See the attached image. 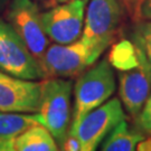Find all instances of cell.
Segmentation results:
<instances>
[{"instance_id": "obj_23", "label": "cell", "mask_w": 151, "mask_h": 151, "mask_svg": "<svg viewBox=\"0 0 151 151\" xmlns=\"http://www.w3.org/2000/svg\"><path fill=\"white\" fill-rule=\"evenodd\" d=\"M9 2H10V0H0V14L4 12L7 9Z\"/></svg>"}, {"instance_id": "obj_18", "label": "cell", "mask_w": 151, "mask_h": 151, "mask_svg": "<svg viewBox=\"0 0 151 151\" xmlns=\"http://www.w3.org/2000/svg\"><path fill=\"white\" fill-rule=\"evenodd\" d=\"M151 20V0H143L139 9V20Z\"/></svg>"}, {"instance_id": "obj_3", "label": "cell", "mask_w": 151, "mask_h": 151, "mask_svg": "<svg viewBox=\"0 0 151 151\" xmlns=\"http://www.w3.org/2000/svg\"><path fill=\"white\" fill-rule=\"evenodd\" d=\"M105 48L80 37L70 44L47 47L40 66L45 77H74L95 64Z\"/></svg>"}, {"instance_id": "obj_8", "label": "cell", "mask_w": 151, "mask_h": 151, "mask_svg": "<svg viewBox=\"0 0 151 151\" xmlns=\"http://www.w3.org/2000/svg\"><path fill=\"white\" fill-rule=\"evenodd\" d=\"M123 10L119 0H88L81 37L106 49L121 22Z\"/></svg>"}, {"instance_id": "obj_22", "label": "cell", "mask_w": 151, "mask_h": 151, "mask_svg": "<svg viewBox=\"0 0 151 151\" xmlns=\"http://www.w3.org/2000/svg\"><path fill=\"white\" fill-rule=\"evenodd\" d=\"M143 2V0H137V6H135V11H134V20L138 22L139 20V9H140V6L141 4Z\"/></svg>"}, {"instance_id": "obj_17", "label": "cell", "mask_w": 151, "mask_h": 151, "mask_svg": "<svg viewBox=\"0 0 151 151\" xmlns=\"http://www.w3.org/2000/svg\"><path fill=\"white\" fill-rule=\"evenodd\" d=\"M60 150L64 151H81V145L77 140V138L72 134H67L65 138L63 145L60 146Z\"/></svg>"}, {"instance_id": "obj_16", "label": "cell", "mask_w": 151, "mask_h": 151, "mask_svg": "<svg viewBox=\"0 0 151 151\" xmlns=\"http://www.w3.org/2000/svg\"><path fill=\"white\" fill-rule=\"evenodd\" d=\"M137 124L140 131L151 137V93L137 116Z\"/></svg>"}, {"instance_id": "obj_15", "label": "cell", "mask_w": 151, "mask_h": 151, "mask_svg": "<svg viewBox=\"0 0 151 151\" xmlns=\"http://www.w3.org/2000/svg\"><path fill=\"white\" fill-rule=\"evenodd\" d=\"M132 42L140 47L151 65V20H138L132 30Z\"/></svg>"}, {"instance_id": "obj_5", "label": "cell", "mask_w": 151, "mask_h": 151, "mask_svg": "<svg viewBox=\"0 0 151 151\" xmlns=\"http://www.w3.org/2000/svg\"><path fill=\"white\" fill-rule=\"evenodd\" d=\"M40 15L39 7L32 0H10L6 9V20L22 37L39 63L49 44Z\"/></svg>"}, {"instance_id": "obj_9", "label": "cell", "mask_w": 151, "mask_h": 151, "mask_svg": "<svg viewBox=\"0 0 151 151\" xmlns=\"http://www.w3.org/2000/svg\"><path fill=\"white\" fill-rule=\"evenodd\" d=\"M138 48L140 53L139 64L131 70L118 72L121 103L134 120L151 93V65L140 47Z\"/></svg>"}, {"instance_id": "obj_11", "label": "cell", "mask_w": 151, "mask_h": 151, "mask_svg": "<svg viewBox=\"0 0 151 151\" xmlns=\"http://www.w3.org/2000/svg\"><path fill=\"white\" fill-rule=\"evenodd\" d=\"M34 124H40L37 113L0 112V151H15L16 138Z\"/></svg>"}, {"instance_id": "obj_7", "label": "cell", "mask_w": 151, "mask_h": 151, "mask_svg": "<svg viewBox=\"0 0 151 151\" xmlns=\"http://www.w3.org/2000/svg\"><path fill=\"white\" fill-rule=\"evenodd\" d=\"M88 0H68L42 12L47 37L56 44H70L82 36Z\"/></svg>"}, {"instance_id": "obj_13", "label": "cell", "mask_w": 151, "mask_h": 151, "mask_svg": "<svg viewBox=\"0 0 151 151\" xmlns=\"http://www.w3.org/2000/svg\"><path fill=\"white\" fill-rule=\"evenodd\" d=\"M15 151H57L60 147L52 133L42 124H34L15 140Z\"/></svg>"}, {"instance_id": "obj_4", "label": "cell", "mask_w": 151, "mask_h": 151, "mask_svg": "<svg viewBox=\"0 0 151 151\" xmlns=\"http://www.w3.org/2000/svg\"><path fill=\"white\" fill-rule=\"evenodd\" d=\"M0 70L25 80L45 78L39 60L7 20L0 18Z\"/></svg>"}, {"instance_id": "obj_2", "label": "cell", "mask_w": 151, "mask_h": 151, "mask_svg": "<svg viewBox=\"0 0 151 151\" xmlns=\"http://www.w3.org/2000/svg\"><path fill=\"white\" fill-rule=\"evenodd\" d=\"M40 94L38 110L39 122L54 137L58 147L68 134L70 119V97L73 83L62 77H45L39 83Z\"/></svg>"}, {"instance_id": "obj_19", "label": "cell", "mask_w": 151, "mask_h": 151, "mask_svg": "<svg viewBox=\"0 0 151 151\" xmlns=\"http://www.w3.org/2000/svg\"><path fill=\"white\" fill-rule=\"evenodd\" d=\"M124 7V9L130 11V14L134 17L135 6H137V0H119Z\"/></svg>"}, {"instance_id": "obj_10", "label": "cell", "mask_w": 151, "mask_h": 151, "mask_svg": "<svg viewBox=\"0 0 151 151\" xmlns=\"http://www.w3.org/2000/svg\"><path fill=\"white\" fill-rule=\"evenodd\" d=\"M39 94L38 82L19 78L0 70V112L36 113Z\"/></svg>"}, {"instance_id": "obj_6", "label": "cell", "mask_w": 151, "mask_h": 151, "mask_svg": "<svg viewBox=\"0 0 151 151\" xmlns=\"http://www.w3.org/2000/svg\"><path fill=\"white\" fill-rule=\"evenodd\" d=\"M127 119L128 116L119 99H109L102 105L87 113L70 134L77 138L81 151H94L116 124Z\"/></svg>"}, {"instance_id": "obj_14", "label": "cell", "mask_w": 151, "mask_h": 151, "mask_svg": "<svg viewBox=\"0 0 151 151\" xmlns=\"http://www.w3.org/2000/svg\"><path fill=\"white\" fill-rule=\"evenodd\" d=\"M108 60L111 66L118 72L131 70L139 64V48L132 40L123 39L112 46Z\"/></svg>"}, {"instance_id": "obj_20", "label": "cell", "mask_w": 151, "mask_h": 151, "mask_svg": "<svg viewBox=\"0 0 151 151\" xmlns=\"http://www.w3.org/2000/svg\"><path fill=\"white\" fill-rule=\"evenodd\" d=\"M137 150L151 151V137L150 138H145L142 141H140L138 147H137Z\"/></svg>"}, {"instance_id": "obj_21", "label": "cell", "mask_w": 151, "mask_h": 151, "mask_svg": "<svg viewBox=\"0 0 151 151\" xmlns=\"http://www.w3.org/2000/svg\"><path fill=\"white\" fill-rule=\"evenodd\" d=\"M36 1L43 2V4L45 6H49V7H53V6H56V5H58V4L65 2V1H68V0H36Z\"/></svg>"}, {"instance_id": "obj_1", "label": "cell", "mask_w": 151, "mask_h": 151, "mask_svg": "<svg viewBox=\"0 0 151 151\" xmlns=\"http://www.w3.org/2000/svg\"><path fill=\"white\" fill-rule=\"evenodd\" d=\"M116 90L115 74L108 60H100L78 75L74 86V106L68 134L83 118L105 103Z\"/></svg>"}, {"instance_id": "obj_12", "label": "cell", "mask_w": 151, "mask_h": 151, "mask_svg": "<svg viewBox=\"0 0 151 151\" xmlns=\"http://www.w3.org/2000/svg\"><path fill=\"white\" fill-rule=\"evenodd\" d=\"M145 138L143 132L130 128L127 120H123L114 127L100 146L102 151H134Z\"/></svg>"}]
</instances>
